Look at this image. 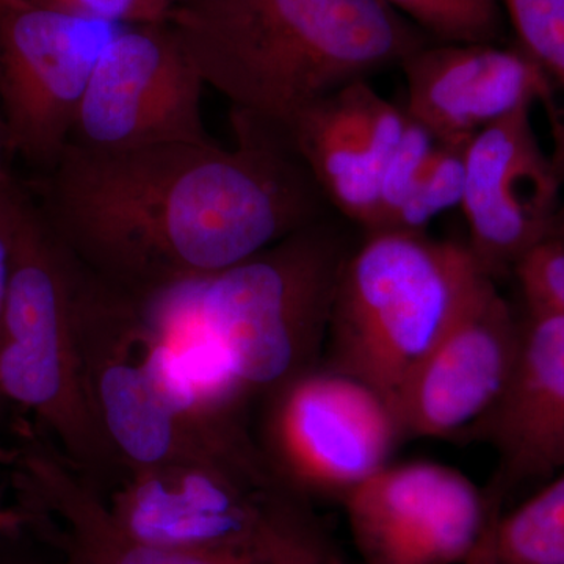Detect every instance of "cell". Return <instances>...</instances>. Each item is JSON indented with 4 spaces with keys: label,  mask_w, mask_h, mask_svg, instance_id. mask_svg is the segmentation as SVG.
Segmentation results:
<instances>
[{
    "label": "cell",
    "mask_w": 564,
    "mask_h": 564,
    "mask_svg": "<svg viewBox=\"0 0 564 564\" xmlns=\"http://www.w3.org/2000/svg\"><path fill=\"white\" fill-rule=\"evenodd\" d=\"M162 3H165L169 9H172L173 6H176V3L185 2V0H161Z\"/></svg>",
    "instance_id": "1f68e13d"
},
{
    "label": "cell",
    "mask_w": 564,
    "mask_h": 564,
    "mask_svg": "<svg viewBox=\"0 0 564 564\" xmlns=\"http://www.w3.org/2000/svg\"><path fill=\"white\" fill-rule=\"evenodd\" d=\"M529 311L564 315V242L549 237L514 269Z\"/></svg>",
    "instance_id": "603a6c76"
},
{
    "label": "cell",
    "mask_w": 564,
    "mask_h": 564,
    "mask_svg": "<svg viewBox=\"0 0 564 564\" xmlns=\"http://www.w3.org/2000/svg\"><path fill=\"white\" fill-rule=\"evenodd\" d=\"M533 107L514 111L466 143L462 209L467 245L489 278L513 270L551 237L562 180L541 150Z\"/></svg>",
    "instance_id": "7c38bea8"
},
{
    "label": "cell",
    "mask_w": 564,
    "mask_h": 564,
    "mask_svg": "<svg viewBox=\"0 0 564 564\" xmlns=\"http://www.w3.org/2000/svg\"><path fill=\"white\" fill-rule=\"evenodd\" d=\"M518 44L533 58L555 91L564 95V0H502ZM552 162L564 181V107L554 128Z\"/></svg>",
    "instance_id": "d6986e66"
},
{
    "label": "cell",
    "mask_w": 564,
    "mask_h": 564,
    "mask_svg": "<svg viewBox=\"0 0 564 564\" xmlns=\"http://www.w3.org/2000/svg\"><path fill=\"white\" fill-rule=\"evenodd\" d=\"M436 43H500L502 0H383Z\"/></svg>",
    "instance_id": "ffe728a7"
},
{
    "label": "cell",
    "mask_w": 564,
    "mask_h": 564,
    "mask_svg": "<svg viewBox=\"0 0 564 564\" xmlns=\"http://www.w3.org/2000/svg\"><path fill=\"white\" fill-rule=\"evenodd\" d=\"M551 237L564 242V206L560 207L558 212H556L554 223H552Z\"/></svg>",
    "instance_id": "f546056e"
},
{
    "label": "cell",
    "mask_w": 564,
    "mask_h": 564,
    "mask_svg": "<svg viewBox=\"0 0 564 564\" xmlns=\"http://www.w3.org/2000/svg\"><path fill=\"white\" fill-rule=\"evenodd\" d=\"M206 87L166 21L124 25L96 63L69 143L124 151L214 141L204 126Z\"/></svg>",
    "instance_id": "ba28073f"
},
{
    "label": "cell",
    "mask_w": 564,
    "mask_h": 564,
    "mask_svg": "<svg viewBox=\"0 0 564 564\" xmlns=\"http://www.w3.org/2000/svg\"><path fill=\"white\" fill-rule=\"evenodd\" d=\"M500 513H502V510L499 507L494 511L491 521L486 527L480 543L477 544V547L474 549L473 554L464 564H502L500 563L499 554H497L496 545V525Z\"/></svg>",
    "instance_id": "4316f807"
},
{
    "label": "cell",
    "mask_w": 564,
    "mask_h": 564,
    "mask_svg": "<svg viewBox=\"0 0 564 564\" xmlns=\"http://www.w3.org/2000/svg\"><path fill=\"white\" fill-rule=\"evenodd\" d=\"M281 131L325 202L373 232L380 209V169L352 117L344 88L302 111Z\"/></svg>",
    "instance_id": "e0dca14e"
},
{
    "label": "cell",
    "mask_w": 564,
    "mask_h": 564,
    "mask_svg": "<svg viewBox=\"0 0 564 564\" xmlns=\"http://www.w3.org/2000/svg\"><path fill=\"white\" fill-rule=\"evenodd\" d=\"M66 564H73V563H69V562H68V563H66Z\"/></svg>",
    "instance_id": "d6a6232c"
},
{
    "label": "cell",
    "mask_w": 564,
    "mask_h": 564,
    "mask_svg": "<svg viewBox=\"0 0 564 564\" xmlns=\"http://www.w3.org/2000/svg\"><path fill=\"white\" fill-rule=\"evenodd\" d=\"M77 337L93 411L126 473L174 464L261 473L262 467L217 454L162 402L141 352L137 300L91 272L82 292Z\"/></svg>",
    "instance_id": "8992f818"
},
{
    "label": "cell",
    "mask_w": 564,
    "mask_h": 564,
    "mask_svg": "<svg viewBox=\"0 0 564 564\" xmlns=\"http://www.w3.org/2000/svg\"><path fill=\"white\" fill-rule=\"evenodd\" d=\"M82 292L35 288L11 296L0 323V395L35 414L61 454L96 481L121 464L85 384L77 337Z\"/></svg>",
    "instance_id": "9c48e42d"
},
{
    "label": "cell",
    "mask_w": 564,
    "mask_h": 564,
    "mask_svg": "<svg viewBox=\"0 0 564 564\" xmlns=\"http://www.w3.org/2000/svg\"><path fill=\"white\" fill-rule=\"evenodd\" d=\"M502 564H564V470L511 513L499 514Z\"/></svg>",
    "instance_id": "ac0fdd59"
},
{
    "label": "cell",
    "mask_w": 564,
    "mask_h": 564,
    "mask_svg": "<svg viewBox=\"0 0 564 564\" xmlns=\"http://www.w3.org/2000/svg\"><path fill=\"white\" fill-rule=\"evenodd\" d=\"M234 129L232 148L69 143L36 204L91 273L132 299L220 273L321 220L325 199L281 129L237 111Z\"/></svg>",
    "instance_id": "6da1fadb"
},
{
    "label": "cell",
    "mask_w": 564,
    "mask_h": 564,
    "mask_svg": "<svg viewBox=\"0 0 564 564\" xmlns=\"http://www.w3.org/2000/svg\"><path fill=\"white\" fill-rule=\"evenodd\" d=\"M7 155H10L9 139H7L6 126H3L2 118H0V176L7 172Z\"/></svg>",
    "instance_id": "f1b7e54d"
},
{
    "label": "cell",
    "mask_w": 564,
    "mask_h": 564,
    "mask_svg": "<svg viewBox=\"0 0 564 564\" xmlns=\"http://www.w3.org/2000/svg\"><path fill=\"white\" fill-rule=\"evenodd\" d=\"M467 141H437L410 198L397 214L395 231L425 232L444 212L462 207L466 187ZM389 229V231H391Z\"/></svg>",
    "instance_id": "44dd1931"
},
{
    "label": "cell",
    "mask_w": 564,
    "mask_h": 564,
    "mask_svg": "<svg viewBox=\"0 0 564 564\" xmlns=\"http://www.w3.org/2000/svg\"><path fill=\"white\" fill-rule=\"evenodd\" d=\"M415 121L437 141H467L514 111L543 104L552 126L560 106L551 79L519 44L432 43L403 62Z\"/></svg>",
    "instance_id": "5bb4252c"
},
{
    "label": "cell",
    "mask_w": 564,
    "mask_h": 564,
    "mask_svg": "<svg viewBox=\"0 0 564 564\" xmlns=\"http://www.w3.org/2000/svg\"><path fill=\"white\" fill-rule=\"evenodd\" d=\"M436 147V137L411 117L402 143L381 170L380 209L373 232L389 231L392 228L397 214L410 198Z\"/></svg>",
    "instance_id": "7402d4cb"
},
{
    "label": "cell",
    "mask_w": 564,
    "mask_h": 564,
    "mask_svg": "<svg viewBox=\"0 0 564 564\" xmlns=\"http://www.w3.org/2000/svg\"><path fill=\"white\" fill-rule=\"evenodd\" d=\"M18 452L6 451V448H0V463H14L17 459Z\"/></svg>",
    "instance_id": "4dcf8cb0"
},
{
    "label": "cell",
    "mask_w": 564,
    "mask_h": 564,
    "mask_svg": "<svg viewBox=\"0 0 564 564\" xmlns=\"http://www.w3.org/2000/svg\"><path fill=\"white\" fill-rule=\"evenodd\" d=\"M480 426L510 484L563 473L564 315L529 311L510 386Z\"/></svg>",
    "instance_id": "2e32d148"
},
{
    "label": "cell",
    "mask_w": 564,
    "mask_h": 564,
    "mask_svg": "<svg viewBox=\"0 0 564 564\" xmlns=\"http://www.w3.org/2000/svg\"><path fill=\"white\" fill-rule=\"evenodd\" d=\"M521 340L522 325L489 281L397 397L402 433L444 440L481 425L510 386Z\"/></svg>",
    "instance_id": "4fadbf2b"
},
{
    "label": "cell",
    "mask_w": 564,
    "mask_h": 564,
    "mask_svg": "<svg viewBox=\"0 0 564 564\" xmlns=\"http://www.w3.org/2000/svg\"><path fill=\"white\" fill-rule=\"evenodd\" d=\"M272 395L263 454L296 496L344 500L388 466L403 434L384 397L339 370H310Z\"/></svg>",
    "instance_id": "52a82bcc"
},
{
    "label": "cell",
    "mask_w": 564,
    "mask_h": 564,
    "mask_svg": "<svg viewBox=\"0 0 564 564\" xmlns=\"http://www.w3.org/2000/svg\"><path fill=\"white\" fill-rule=\"evenodd\" d=\"M165 21L207 87L278 129L433 41L383 0H185Z\"/></svg>",
    "instance_id": "7a4b0ae2"
},
{
    "label": "cell",
    "mask_w": 564,
    "mask_h": 564,
    "mask_svg": "<svg viewBox=\"0 0 564 564\" xmlns=\"http://www.w3.org/2000/svg\"><path fill=\"white\" fill-rule=\"evenodd\" d=\"M55 9L99 18L117 24H141L166 20L169 7L161 0H35Z\"/></svg>",
    "instance_id": "484cf974"
},
{
    "label": "cell",
    "mask_w": 564,
    "mask_h": 564,
    "mask_svg": "<svg viewBox=\"0 0 564 564\" xmlns=\"http://www.w3.org/2000/svg\"><path fill=\"white\" fill-rule=\"evenodd\" d=\"M31 203V193L18 184L9 172L0 176V323L9 295L18 236Z\"/></svg>",
    "instance_id": "cb8c5ba5"
},
{
    "label": "cell",
    "mask_w": 564,
    "mask_h": 564,
    "mask_svg": "<svg viewBox=\"0 0 564 564\" xmlns=\"http://www.w3.org/2000/svg\"><path fill=\"white\" fill-rule=\"evenodd\" d=\"M489 281L467 245L369 232L345 259L334 293V370L369 384L393 410L415 367Z\"/></svg>",
    "instance_id": "3957f363"
},
{
    "label": "cell",
    "mask_w": 564,
    "mask_h": 564,
    "mask_svg": "<svg viewBox=\"0 0 564 564\" xmlns=\"http://www.w3.org/2000/svg\"><path fill=\"white\" fill-rule=\"evenodd\" d=\"M347 256L339 234L318 220L199 278V318L245 391L273 393L313 370Z\"/></svg>",
    "instance_id": "277c9868"
},
{
    "label": "cell",
    "mask_w": 564,
    "mask_h": 564,
    "mask_svg": "<svg viewBox=\"0 0 564 564\" xmlns=\"http://www.w3.org/2000/svg\"><path fill=\"white\" fill-rule=\"evenodd\" d=\"M343 502L364 564H464L500 497L444 464L414 462L388 464Z\"/></svg>",
    "instance_id": "8fae6325"
},
{
    "label": "cell",
    "mask_w": 564,
    "mask_h": 564,
    "mask_svg": "<svg viewBox=\"0 0 564 564\" xmlns=\"http://www.w3.org/2000/svg\"><path fill=\"white\" fill-rule=\"evenodd\" d=\"M109 505L139 540L191 551L251 544L303 513L276 474L207 464L128 470Z\"/></svg>",
    "instance_id": "30bf717a"
},
{
    "label": "cell",
    "mask_w": 564,
    "mask_h": 564,
    "mask_svg": "<svg viewBox=\"0 0 564 564\" xmlns=\"http://www.w3.org/2000/svg\"><path fill=\"white\" fill-rule=\"evenodd\" d=\"M124 25L0 0V118L10 155L50 172L69 144L96 63Z\"/></svg>",
    "instance_id": "5b68a950"
},
{
    "label": "cell",
    "mask_w": 564,
    "mask_h": 564,
    "mask_svg": "<svg viewBox=\"0 0 564 564\" xmlns=\"http://www.w3.org/2000/svg\"><path fill=\"white\" fill-rule=\"evenodd\" d=\"M31 511L2 510L0 508V533L10 532L31 518Z\"/></svg>",
    "instance_id": "83f0119b"
},
{
    "label": "cell",
    "mask_w": 564,
    "mask_h": 564,
    "mask_svg": "<svg viewBox=\"0 0 564 564\" xmlns=\"http://www.w3.org/2000/svg\"><path fill=\"white\" fill-rule=\"evenodd\" d=\"M18 481L29 502L62 522V547L73 564H251L300 518L240 547L218 551L163 547L129 533L109 500L61 452L29 443L18 454Z\"/></svg>",
    "instance_id": "9a60e30c"
},
{
    "label": "cell",
    "mask_w": 564,
    "mask_h": 564,
    "mask_svg": "<svg viewBox=\"0 0 564 564\" xmlns=\"http://www.w3.org/2000/svg\"><path fill=\"white\" fill-rule=\"evenodd\" d=\"M251 564H340L325 533L303 519L273 541Z\"/></svg>",
    "instance_id": "d4e9b609"
}]
</instances>
